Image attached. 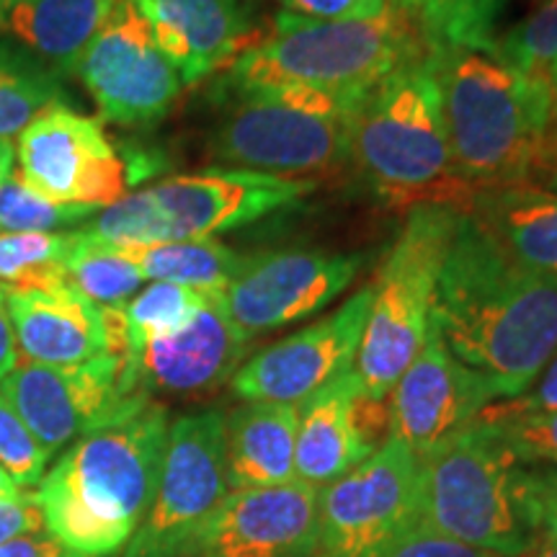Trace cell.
<instances>
[{
	"label": "cell",
	"mask_w": 557,
	"mask_h": 557,
	"mask_svg": "<svg viewBox=\"0 0 557 557\" xmlns=\"http://www.w3.org/2000/svg\"><path fill=\"white\" fill-rule=\"evenodd\" d=\"M348 160L389 207L468 212L475 189L451 156L429 50L403 62L369 90L354 114Z\"/></svg>",
	"instance_id": "4"
},
{
	"label": "cell",
	"mask_w": 557,
	"mask_h": 557,
	"mask_svg": "<svg viewBox=\"0 0 557 557\" xmlns=\"http://www.w3.org/2000/svg\"><path fill=\"white\" fill-rule=\"evenodd\" d=\"M13 156L24 184L60 205L107 209L129 191L116 143L101 120L81 114L70 101L41 109L21 129Z\"/></svg>",
	"instance_id": "13"
},
{
	"label": "cell",
	"mask_w": 557,
	"mask_h": 557,
	"mask_svg": "<svg viewBox=\"0 0 557 557\" xmlns=\"http://www.w3.org/2000/svg\"><path fill=\"white\" fill-rule=\"evenodd\" d=\"M547 83H549V88H553V96H555V111H557V60L553 62V67L547 70Z\"/></svg>",
	"instance_id": "46"
},
{
	"label": "cell",
	"mask_w": 557,
	"mask_h": 557,
	"mask_svg": "<svg viewBox=\"0 0 557 557\" xmlns=\"http://www.w3.org/2000/svg\"><path fill=\"white\" fill-rule=\"evenodd\" d=\"M491 54L519 73L547 78V70L557 60V0H540L527 18L498 37Z\"/></svg>",
	"instance_id": "33"
},
{
	"label": "cell",
	"mask_w": 557,
	"mask_h": 557,
	"mask_svg": "<svg viewBox=\"0 0 557 557\" xmlns=\"http://www.w3.org/2000/svg\"><path fill=\"white\" fill-rule=\"evenodd\" d=\"M99 209L60 205L24 184L13 169L0 186V233H60L62 227L83 225L96 218Z\"/></svg>",
	"instance_id": "32"
},
{
	"label": "cell",
	"mask_w": 557,
	"mask_h": 557,
	"mask_svg": "<svg viewBox=\"0 0 557 557\" xmlns=\"http://www.w3.org/2000/svg\"><path fill=\"white\" fill-rule=\"evenodd\" d=\"M524 557H557V537L540 540Z\"/></svg>",
	"instance_id": "44"
},
{
	"label": "cell",
	"mask_w": 557,
	"mask_h": 557,
	"mask_svg": "<svg viewBox=\"0 0 557 557\" xmlns=\"http://www.w3.org/2000/svg\"><path fill=\"white\" fill-rule=\"evenodd\" d=\"M320 487L302 480L230 491L186 557H318Z\"/></svg>",
	"instance_id": "17"
},
{
	"label": "cell",
	"mask_w": 557,
	"mask_h": 557,
	"mask_svg": "<svg viewBox=\"0 0 557 557\" xmlns=\"http://www.w3.org/2000/svg\"><path fill=\"white\" fill-rule=\"evenodd\" d=\"M449 148L480 191L534 181L557 156V111L547 78L524 75L491 52L429 50Z\"/></svg>",
	"instance_id": "3"
},
{
	"label": "cell",
	"mask_w": 557,
	"mask_h": 557,
	"mask_svg": "<svg viewBox=\"0 0 557 557\" xmlns=\"http://www.w3.org/2000/svg\"><path fill=\"white\" fill-rule=\"evenodd\" d=\"M227 493L225 413L207 408L178 416L169 429L156 498L122 557H186Z\"/></svg>",
	"instance_id": "11"
},
{
	"label": "cell",
	"mask_w": 557,
	"mask_h": 557,
	"mask_svg": "<svg viewBox=\"0 0 557 557\" xmlns=\"http://www.w3.org/2000/svg\"><path fill=\"white\" fill-rule=\"evenodd\" d=\"M297 408L243 403L225 413V468L230 491L297 480Z\"/></svg>",
	"instance_id": "25"
},
{
	"label": "cell",
	"mask_w": 557,
	"mask_h": 557,
	"mask_svg": "<svg viewBox=\"0 0 557 557\" xmlns=\"http://www.w3.org/2000/svg\"><path fill=\"white\" fill-rule=\"evenodd\" d=\"M50 459L52 457L47 455V449L37 442L29 426L0 395V468L9 472L13 483L24 491V487L41 483Z\"/></svg>",
	"instance_id": "34"
},
{
	"label": "cell",
	"mask_w": 557,
	"mask_h": 557,
	"mask_svg": "<svg viewBox=\"0 0 557 557\" xmlns=\"http://www.w3.org/2000/svg\"><path fill=\"white\" fill-rule=\"evenodd\" d=\"M418 455L387 436L364 462L320 487L318 557H382L416 519Z\"/></svg>",
	"instance_id": "12"
},
{
	"label": "cell",
	"mask_w": 557,
	"mask_h": 557,
	"mask_svg": "<svg viewBox=\"0 0 557 557\" xmlns=\"http://www.w3.org/2000/svg\"><path fill=\"white\" fill-rule=\"evenodd\" d=\"M364 267V256L312 248H282L246 256L222 289L233 323L250 341L315 315Z\"/></svg>",
	"instance_id": "15"
},
{
	"label": "cell",
	"mask_w": 557,
	"mask_h": 557,
	"mask_svg": "<svg viewBox=\"0 0 557 557\" xmlns=\"http://www.w3.org/2000/svg\"><path fill=\"white\" fill-rule=\"evenodd\" d=\"M70 233H0V289L67 284L65 263L73 250Z\"/></svg>",
	"instance_id": "30"
},
{
	"label": "cell",
	"mask_w": 557,
	"mask_h": 557,
	"mask_svg": "<svg viewBox=\"0 0 557 557\" xmlns=\"http://www.w3.org/2000/svg\"><path fill=\"white\" fill-rule=\"evenodd\" d=\"M521 465H557V410L527 416H483Z\"/></svg>",
	"instance_id": "35"
},
{
	"label": "cell",
	"mask_w": 557,
	"mask_h": 557,
	"mask_svg": "<svg viewBox=\"0 0 557 557\" xmlns=\"http://www.w3.org/2000/svg\"><path fill=\"white\" fill-rule=\"evenodd\" d=\"M557 410V354L545 367V374L524 395L511 400H500V406H487L483 416H527V413H549Z\"/></svg>",
	"instance_id": "40"
},
{
	"label": "cell",
	"mask_w": 557,
	"mask_h": 557,
	"mask_svg": "<svg viewBox=\"0 0 557 557\" xmlns=\"http://www.w3.org/2000/svg\"><path fill=\"white\" fill-rule=\"evenodd\" d=\"M0 395L50 457L90 431L124 421L152 400L139 385L135 361L111 354L78 367L18 361L0 382Z\"/></svg>",
	"instance_id": "10"
},
{
	"label": "cell",
	"mask_w": 557,
	"mask_h": 557,
	"mask_svg": "<svg viewBox=\"0 0 557 557\" xmlns=\"http://www.w3.org/2000/svg\"><path fill=\"white\" fill-rule=\"evenodd\" d=\"M372 287L341 305L336 312L315 320L243 361L230 385L243 403L299 406L357 361L364 333Z\"/></svg>",
	"instance_id": "16"
},
{
	"label": "cell",
	"mask_w": 557,
	"mask_h": 557,
	"mask_svg": "<svg viewBox=\"0 0 557 557\" xmlns=\"http://www.w3.org/2000/svg\"><path fill=\"white\" fill-rule=\"evenodd\" d=\"M3 295L24 361L78 367L107 354L101 308L70 284L5 289Z\"/></svg>",
	"instance_id": "22"
},
{
	"label": "cell",
	"mask_w": 557,
	"mask_h": 557,
	"mask_svg": "<svg viewBox=\"0 0 557 557\" xmlns=\"http://www.w3.org/2000/svg\"><path fill=\"white\" fill-rule=\"evenodd\" d=\"M114 248L120 250L124 259L135 263L143 278H156V282L205 292L225 289L240 271L243 261H246V256L214 238L143 243V246Z\"/></svg>",
	"instance_id": "26"
},
{
	"label": "cell",
	"mask_w": 557,
	"mask_h": 557,
	"mask_svg": "<svg viewBox=\"0 0 557 557\" xmlns=\"http://www.w3.org/2000/svg\"><path fill=\"white\" fill-rule=\"evenodd\" d=\"M416 521L491 557H524L540 542L524 465L483 418L418 455Z\"/></svg>",
	"instance_id": "5"
},
{
	"label": "cell",
	"mask_w": 557,
	"mask_h": 557,
	"mask_svg": "<svg viewBox=\"0 0 557 557\" xmlns=\"http://www.w3.org/2000/svg\"><path fill=\"white\" fill-rule=\"evenodd\" d=\"M524 487L540 540L557 537V465H524Z\"/></svg>",
	"instance_id": "37"
},
{
	"label": "cell",
	"mask_w": 557,
	"mask_h": 557,
	"mask_svg": "<svg viewBox=\"0 0 557 557\" xmlns=\"http://www.w3.org/2000/svg\"><path fill=\"white\" fill-rule=\"evenodd\" d=\"M459 222L449 207H416L382 261L354 372L361 395L387 400L426 344L438 274Z\"/></svg>",
	"instance_id": "9"
},
{
	"label": "cell",
	"mask_w": 557,
	"mask_h": 557,
	"mask_svg": "<svg viewBox=\"0 0 557 557\" xmlns=\"http://www.w3.org/2000/svg\"><path fill=\"white\" fill-rule=\"evenodd\" d=\"M18 364V346L13 336L9 308H5V295L0 289V382H3Z\"/></svg>",
	"instance_id": "42"
},
{
	"label": "cell",
	"mask_w": 557,
	"mask_h": 557,
	"mask_svg": "<svg viewBox=\"0 0 557 557\" xmlns=\"http://www.w3.org/2000/svg\"><path fill=\"white\" fill-rule=\"evenodd\" d=\"M120 0H11L0 9V34L18 41L58 78L75 75L81 54Z\"/></svg>",
	"instance_id": "24"
},
{
	"label": "cell",
	"mask_w": 557,
	"mask_h": 557,
	"mask_svg": "<svg viewBox=\"0 0 557 557\" xmlns=\"http://www.w3.org/2000/svg\"><path fill=\"white\" fill-rule=\"evenodd\" d=\"M169 429V410L150 400L70 444L34 491L47 532L83 557L127 547L156 498Z\"/></svg>",
	"instance_id": "2"
},
{
	"label": "cell",
	"mask_w": 557,
	"mask_h": 557,
	"mask_svg": "<svg viewBox=\"0 0 557 557\" xmlns=\"http://www.w3.org/2000/svg\"><path fill=\"white\" fill-rule=\"evenodd\" d=\"M382 557H491L483 549H475L465 542L451 540L447 534L429 529L421 521L410 524L398 534V540L387 547Z\"/></svg>",
	"instance_id": "36"
},
{
	"label": "cell",
	"mask_w": 557,
	"mask_h": 557,
	"mask_svg": "<svg viewBox=\"0 0 557 557\" xmlns=\"http://www.w3.org/2000/svg\"><path fill=\"white\" fill-rule=\"evenodd\" d=\"M18 493H21V487L13 483L9 472L0 468V498H13V496H18Z\"/></svg>",
	"instance_id": "45"
},
{
	"label": "cell",
	"mask_w": 557,
	"mask_h": 557,
	"mask_svg": "<svg viewBox=\"0 0 557 557\" xmlns=\"http://www.w3.org/2000/svg\"><path fill=\"white\" fill-rule=\"evenodd\" d=\"M310 191H315V181L310 178L209 169L163 178L127 194L116 205L101 209L78 233L109 246L207 240L297 205Z\"/></svg>",
	"instance_id": "8"
},
{
	"label": "cell",
	"mask_w": 557,
	"mask_h": 557,
	"mask_svg": "<svg viewBox=\"0 0 557 557\" xmlns=\"http://www.w3.org/2000/svg\"><path fill=\"white\" fill-rule=\"evenodd\" d=\"M284 11L299 18L348 21L372 18L387 9L389 0H278Z\"/></svg>",
	"instance_id": "38"
},
{
	"label": "cell",
	"mask_w": 557,
	"mask_h": 557,
	"mask_svg": "<svg viewBox=\"0 0 557 557\" xmlns=\"http://www.w3.org/2000/svg\"><path fill=\"white\" fill-rule=\"evenodd\" d=\"M67 553L70 549L60 540H54L47 529L0 545V557H62Z\"/></svg>",
	"instance_id": "41"
},
{
	"label": "cell",
	"mask_w": 557,
	"mask_h": 557,
	"mask_svg": "<svg viewBox=\"0 0 557 557\" xmlns=\"http://www.w3.org/2000/svg\"><path fill=\"white\" fill-rule=\"evenodd\" d=\"M73 238L65 263L70 287L99 308H124L143 287V274L135 263L109 243L83 238L78 230H73Z\"/></svg>",
	"instance_id": "29"
},
{
	"label": "cell",
	"mask_w": 557,
	"mask_h": 557,
	"mask_svg": "<svg viewBox=\"0 0 557 557\" xmlns=\"http://www.w3.org/2000/svg\"><path fill=\"white\" fill-rule=\"evenodd\" d=\"M406 13L426 50L493 52L508 0H389Z\"/></svg>",
	"instance_id": "27"
},
{
	"label": "cell",
	"mask_w": 557,
	"mask_h": 557,
	"mask_svg": "<svg viewBox=\"0 0 557 557\" xmlns=\"http://www.w3.org/2000/svg\"><path fill=\"white\" fill-rule=\"evenodd\" d=\"M209 156L240 171L315 176L351 158V124L361 101L297 86L225 88Z\"/></svg>",
	"instance_id": "7"
},
{
	"label": "cell",
	"mask_w": 557,
	"mask_h": 557,
	"mask_svg": "<svg viewBox=\"0 0 557 557\" xmlns=\"http://www.w3.org/2000/svg\"><path fill=\"white\" fill-rule=\"evenodd\" d=\"M385 426V400L364 398L357 372L348 369L297 406V480L312 487L333 483L380 447Z\"/></svg>",
	"instance_id": "19"
},
{
	"label": "cell",
	"mask_w": 557,
	"mask_h": 557,
	"mask_svg": "<svg viewBox=\"0 0 557 557\" xmlns=\"http://www.w3.org/2000/svg\"><path fill=\"white\" fill-rule=\"evenodd\" d=\"M184 86L227 70L256 45L253 0H132Z\"/></svg>",
	"instance_id": "21"
},
{
	"label": "cell",
	"mask_w": 557,
	"mask_h": 557,
	"mask_svg": "<svg viewBox=\"0 0 557 557\" xmlns=\"http://www.w3.org/2000/svg\"><path fill=\"white\" fill-rule=\"evenodd\" d=\"M11 171H13V145L9 139H0V186H3V181L9 178Z\"/></svg>",
	"instance_id": "43"
},
{
	"label": "cell",
	"mask_w": 557,
	"mask_h": 557,
	"mask_svg": "<svg viewBox=\"0 0 557 557\" xmlns=\"http://www.w3.org/2000/svg\"><path fill=\"white\" fill-rule=\"evenodd\" d=\"M250 338L230 318L222 289H209L186 329L152 338L137 354V377L145 393L201 395L233 380L248 359Z\"/></svg>",
	"instance_id": "20"
},
{
	"label": "cell",
	"mask_w": 557,
	"mask_h": 557,
	"mask_svg": "<svg viewBox=\"0 0 557 557\" xmlns=\"http://www.w3.org/2000/svg\"><path fill=\"white\" fill-rule=\"evenodd\" d=\"M9 3H11V0H0V9H5Z\"/></svg>",
	"instance_id": "47"
},
{
	"label": "cell",
	"mask_w": 557,
	"mask_h": 557,
	"mask_svg": "<svg viewBox=\"0 0 557 557\" xmlns=\"http://www.w3.org/2000/svg\"><path fill=\"white\" fill-rule=\"evenodd\" d=\"M389 395V436L416 455L468 426L498 400L491 382L449 351L434 323L429 325L426 344Z\"/></svg>",
	"instance_id": "18"
},
{
	"label": "cell",
	"mask_w": 557,
	"mask_h": 557,
	"mask_svg": "<svg viewBox=\"0 0 557 557\" xmlns=\"http://www.w3.org/2000/svg\"><path fill=\"white\" fill-rule=\"evenodd\" d=\"M465 214L521 267L557 276V178L480 191Z\"/></svg>",
	"instance_id": "23"
},
{
	"label": "cell",
	"mask_w": 557,
	"mask_h": 557,
	"mask_svg": "<svg viewBox=\"0 0 557 557\" xmlns=\"http://www.w3.org/2000/svg\"><path fill=\"white\" fill-rule=\"evenodd\" d=\"M103 122L148 129L165 120L181 96L178 70L160 52L150 24L132 0H120L75 65Z\"/></svg>",
	"instance_id": "14"
},
{
	"label": "cell",
	"mask_w": 557,
	"mask_h": 557,
	"mask_svg": "<svg viewBox=\"0 0 557 557\" xmlns=\"http://www.w3.org/2000/svg\"><path fill=\"white\" fill-rule=\"evenodd\" d=\"M205 289L178 287V284L169 282H156L139 289L122 308L135 359L148 341L173 336V333L186 329L205 305Z\"/></svg>",
	"instance_id": "31"
},
{
	"label": "cell",
	"mask_w": 557,
	"mask_h": 557,
	"mask_svg": "<svg viewBox=\"0 0 557 557\" xmlns=\"http://www.w3.org/2000/svg\"><path fill=\"white\" fill-rule=\"evenodd\" d=\"M426 52L413 24L389 3L380 16L299 18L282 11L271 37L248 47L222 78L225 88L297 86L364 101L403 62Z\"/></svg>",
	"instance_id": "6"
},
{
	"label": "cell",
	"mask_w": 557,
	"mask_h": 557,
	"mask_svg": "<svg viewBox=\"0 0 557 557\" xmlns=\"http://www.w3.org/2000/svg\"><path fill=\"white\" fill-rule=\"evenodd\" d=\"M45 513L37 500V493L21 491L13 498H0V545L26 537V534L45 532Z\"/></svg>",
	"instance_id": "39"
},
{
	"label": "cell",
	"mask_w": 557,
	"mask_h": 557,
	"mask_svg": "<svg viewBox=\"0 0 557 557\" xmlns=\"http://www.w3.org/2000/svg\"><path fill=\"white\" fill-rule=\"evenodd\" d=\"M62 557H83V555H78V553H67V555H62Z\"/></svg>",
	"instance_id": "48"
},
{
	"label": "cell",
	"mask_w": 557,
	"mask_h": 557,
	"mask_svg": "<svg viewBox=\"0 0 557 557\" xmlns=\"http://www.w3.org/2000/svg\"><path fill=\"white\" fill-rule=\"evenodd\" d=\"M67 101L62 81L29 50L0 34V139L21 135L41 109Z\"/></svg>",
	"instance_id": "28"
},
{
	"label": "cell",
	"mask_w": 557,
	"mask_h": 557,
	"mask_svg": "<svg viewBox=\"0 0 557 557\" xmlns=\"http://www.w3.org/2000/svg\"><path fill=\"white\" fill-rule=\"evenodd\" d=\"M431 323L498 400L519 398L557 354V276L521 267L459 212Z\"/></svg>",
	"instance_id": "1"
}]
</instances>
